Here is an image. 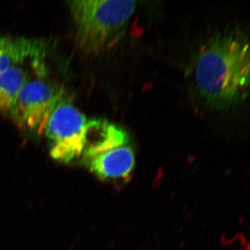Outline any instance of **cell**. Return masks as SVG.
Returning <instances> with one entry per match:
<instances>
[{
	"instance_id": "cell-1",
	"label": "cell",
	"mask_w": 250,
	"mask_h": 250,
	"mask_svg": "<svg viewBox=\"0 0 250 250\" xmlns=\"http://www.w3.org/2000/svg\"><path fill=\"white\" fill-rule=\"evenodd\" d=\"M195 88L207 106L234 107L250 98V34L241 28L210 38L197 54Z\"/></svg>"
},
{
	"instance_id": "cell-2",
	"label": "cell",
	"mask_w": 250,
	"mask_h": 250,
	"mask_svg": "<svg viewBox=\"0 0 250 250\" xmlns=\"http://www.w3.org/2000/svg\"><path fill=\"white\" fill-rule=\"evenodd\" d=\"M136 4L134 1L116 0L68 1L80 49L98 55L114 47L134 14Z\"/></svg>"
},
{
	"instance_id": "cell-3",
	"label": "cell",
	"mask_w": 250,
	"mask_h": 250,
	"mask_svg": "<svg viewBox=\"0 0 250 250\" xmlns=\"http://www.w3.org/2000/svg\"><path fill=\"white\" fill-rule=\"evenodd\" d=\"M91 120H88L64 95L46 122L43 133L55 160L69 163L83 155L89 141Z\"/></svg>"
},
{
	"instance_id": "cell-4",
	"label": "cell",
	"mask_w": 250,
	"mask_h": 250,
	"mask_svg": "<svg viewBox=\"0 0 250 250\" xmlns=\"http://www.w3.org/2000/svg\"><path fill=\"white\" fill-rule=\"evenodd\" d=\"M42 62L26 81L9 117L19 127L43 133L47 119L65 95L63 88L46 77Z\"/></svg>"
},
{
	"instance_id": "cell-5",
	"label": "cell",
	"mask_w": 250,
	"mask_h": 250,
	"mask_svg": "<svg viewBox=\"0 0 250 250\" xmlns=\"http://www.w3.org/2000/svg\"><path fill=\"white\" fill-rule=\"evenodd\" d=\"M86 160L90 170L103 179L127 178L135 164L134 152L127 144L112 148Z\"/></svg>"
},
{
	"instance_id": "cell-6",
	"label": "cell",
	"mask_w": 250,
	"mask_h": 250,
	"mask_svg": "<svg viewBox=\"0 0 250 250\" xmlns=\"http://www.w3.org/2000/svg\"><path fill=\"white\" fill-rule=\"evenodd\" d=\"M45 44L22 37H0V74L27 61L43 59Z\"/></svg>"
},
{
	"instance_id": "cell-7",
	"label": "cell",
	"mask_w": 250,
	"mask_h": 250,
	"mask_svg": "<svg viewBox=\"0 0 250 250\" xmlns=\"http://www.w3.org/2000/svg\"><path fill=\"white\" fill-rule=\"evenodd\" d=\"M24 63L0 74V112L9 116L23 85L29 77Z\"/></svg>"
}]
</instances>
